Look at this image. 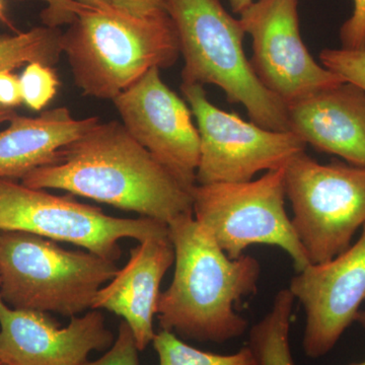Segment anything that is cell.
Returning <instances> with one entry per match:
<instances>
[{
    "label": "cell",
    "instance_id": "cell-31",
    "mask_svg": "<svg viewBox=\"0 0 365 365\" xmlns=\"http://www.w3.org/2000/svg\"><path fill=\"white\" fill-rule=\"evenodd\" d=\"M0 19H4V6H2L1 0H0Z\"/></svg>",
    "mask_w": 365,
    "mask_h": 365
},
{
    "label": "cell",
    "instance_id": "cell-20",
    "mask_svg": "<svg viewBox=\"0 0 365 365\" xmlns=\"http://www.w3.org/2000/svg\"><path fill=\"white\" fill-rule=\"evenodd\" d=\"M23 102L34 111H41L51 102L58 90L59 81L51 66L32 62L20 78Z\"/></svg>",
    "mask_w": 365,
    "mask_h": 365
},
{
    "label": "cell",
    "instance_id": "cell-29",
    "mask_svg": "<svg viewBox=\"0 0 365 365\" xmlns=\"http://www.w3.org/2000/svg\"><path fill=\"white\" fill-rule=\"evenodd\" d=\"M16 113L14 111V108L4 107L0 106V124L4 122H9L14 116H16Z\"/></svg>",
    "mask_w": 365,
    "mask_h": 365
},
{
    "label": "cell",
    "instance_id": "cell-10",
    "mask_svg": "<svg viewBox=\"0 0 365 365\" xmlns=\"http://www.w3.org/2000/svg\"><path fill=\"white\" fill-rule=\"evenodd\" d=\"M299 0H255L242 11L245 33L253 40L255 74L285 106L345 83L319 66L300 35Z\"/></svg>",
    "mask_w": 365,
    "mask_h": 365
},
{
    "label": "cell",
    "instance_id": "cell-8",
    "mask_svg": "<svg viewBox=\"0 0 365 365\" xmlns=\"http://www.w3.org/2000/svg\"><path fill=\"white\" fill-rule=\"evenodd\" d=\"M0 230L30 232L68 242L116 262L122 255L119 241L133 239L141 242L168 234V225L143 216L115 217L71 197L53 195L14 180L0 179Z\"/></svg>",
    "mask_w": 365,
    "mask_h": 365
},
{
    "label": "cell",
    "instance_id": "cell-32",
    "mask_svg": "<svg viewBox=\"0 0 365 365\" xmlns=\"http://www.w3.org/2000/svg\"><path fill=\"white\" fill-rule=\"evenodd\" d=\"M350 365H365V360L364 361L359 362V364H353Z\"/></svg>",
    "mask_w": 365,
    "mask_h": 365
},
{
    "label": "cell",
    "instance_id": "cell-18",
    "mask_svg": "<svg viewBox=\"0 0 365 365\" xmlns=\"http://www.w3.org/2000/svg\"><path fill=\"white\" fill-rule=\"evenodd\" d=\"M61 37L59 29L44 26L0 38V71H11L32 62L54 66L63 53Z\"/></svg>",
    "mask_w": 365,
    "mask_h": 365
},
{
    "label": "cell",
    "instance_id": "cell-21",
    "mask_svg": "<svg viewBox=\"0 0 365 365\" xmlns=\"http://www.w3.org/2000/svg\"><path fill=\"white\" fill-rule=\"evenodd\" d=\"M322 66L339 76L346 83L365 91V49H325L319 54Z\"/></svg>",
    "mask_w": 365,
    "mask_h": 365
},
{
    "label": "cell",
    "instance_id": "cell-19",
    "mask_svg": "<svg viewBox=\"0 0 365 365\" xmlns=\"http://www.w3.org/2000/svg\"><path fill=\"white\" fill-rule=\"evenodd\" d=\"M153 345L160 365H256L248 346L232 354H216L197 349L165 330L155 334Z\"/></svg>",
    "mask_w": 365,
    "mask_h": 365
},
{
    "label": "cell",
    "instance_id": "cell-2",
    "mask_svg": "<svg viewBox=\"0 0 365 365\" xmlns=\"http://www.w3.org/2000/svg\"><path fill=\"white\" fill-rule=\"evenodd\" d=\"M168 232L175 272L158 299L162 330L216 344L241 337L249 324L235 312V304L257 292L260 262L249 255L230 259L193 213L168 223Z\"/></svg>",
    "mask_w": 365,
    "mask_h": 365
},
{
    "label": "cell",
    "instance_id": "cell-26",
    "mask_svg": "<svg viewBox=\"0 0 365 365\" xmlns=\"http://www.w3.org/2000/svg\"><path fill=\"white\" fill-rule=\"evenodd\" d=\"M21 102L20 78L11 71H0V106L14 108Z\"/></svg>",
    "mask_w": 365,
    "mask_h": 365
},
{
    "label": "cell",
    "instance_id": "cell-24",
    "mask_svg": "<svg viewBox=\"0 0 365 365\" xmlns=\"http://www.w3.org/2000/svg\"><path fill=\"white\" fill-rule=\"evenodd\" d=\"M47 7L41 14L46 26L58 29L60 26H69L76 20L79 11L85 6L76 0H44Z\"/></svg>",
    "mask_w": 365,
    "mask_h": 365
},
{
    "label": "cell",
    "instance_id": "cell-11",
    "mask_svg": "<svg viewBox=\"0 0 365 365\" xmlns=\"http://www.w3.org/2000/svg\"><path fill=\"white\" fill-rule=\"evenodd\" d=\"M151 68L113 100L126 130L186 188L193 189L200 136L192 111Z\"/></svg>",
    "mask_w": 365,
    "mask_h": 365
},
{
    "label": "cell",
    "instance_id": "cell-15",
    "mask_svg": "<svg viewBox=\"0 0 365 365\" xmlns=\"http://www.w3.org/2000/svg\"><path fill=\"white\" fill-rule=\"evenodd\" d=\"M289 131L314 150L365 168V91L342 83L287 106Z\"/></svg>",
    "mask_w": 365,
    "mask_h": 365
},
{
    "label": "cell",
    "instance_id": "cell-9",
    "mask_svg": "<svg viewBox=\"0 0 365 365\" xmlns=\"http://www.w3.org/2000/svg\"><path fill=\"white\" fill-rule=\"evenodd\" d=\"M181 90L200 136L196 184L252 181L306 153L307 144L292 131L269 130L216 107L202 86L182 83Z\"/></svg>",
    "mask_w": 365,
    "mask_h": 365
},
{
    "label": "cell",
    "instance_id": "cell-7",
    "mask_svg": "<svg viewBox=\"0 0 365 365\" xmlns=\"http://www.w3.org/2000/svg\"><path fill=\"white\" fill-rule=\"evenodd\" d=\"M292 222L311 264L343 253L365 225V168L300 153L285 168Z\"/></svg>",
    "mask_w": 365,
    "mask_h": 365
},
{
    "label": "cell",
    "instance_id": "cell-23",
    "mask_svg": "<svg viewBox=\"0 0 365 365\" xmlns=\"http://www.w3.org/2000/svg\"><path fill=\"white\" fill-rule=\"evenodd\" d=\"M340 38L344 49H365V0H354L352 16L341 28Z\"/></svg>",
    "mask_w": 365,
    "mask_h": 365
},
{
    "label": "cell",
    "instance_id": "cell-22",
    "mask_svg": "<svg viewBox=\"0 0 365 365\" xmlns=\"http://www.w3.org/2000/svg\"><path fill=\"white\" fill-rule=\"evenodd\" d=\"M138 352L131 329L126 322L122 321L118 328L116 339L104 356L81 365H140Z\"/></svg>",
    "mask_w": 365,
    "mask_h": 365
},
{
    "label": "cell",
    "instance_id": "cell-14",
    "mask_svg": "<svg viewBox=\"0 0 365 365\" xmlns=\"http://www.w3.org/2000/svg\"><path fill=\"white\" fill-rule=\"evenodd\" d=\"M175 263V250L168 234L150 237L130 250V258L108 284L98 290L93 309H106L128 324L139 351L155 338L160 284Z\"/></svg>",
    "mask_w": 365,
    "mask_h": 365
},
{
    "label": "cell",
    "instance_id": "cell-27",
    "mask_svg": "<svg viewBox=\"0 0 365 365\" xmlns=\"http://www.w3.org/2000/svg\"><path fill=\"white\" fill-rule=\"evenodd\" d=\"M76 1L86 6L98 7V9H118L115 0H76Z\"/></svg>",
    "mask_w": 365,
    "mask_h": 365
},
{
    "label": "cell",
    "instance_id": "cell-16",
    "mask_svg": "<svg viewBox=\"0 0 365 365\" xmlns=\"http://www.w3.org/2000/svg\"><path fill=\"white\" fill-rule=\"evenodd\" d=\"M100 122L98 117L76 119L66 107L36 118L16 115L0 131V179H23L32 170L51 165L61 148Z\"/></svg>",
    "mask_w": 365,
    "mask_h": 365
},
{
    "label": "cell",
    "instance_id": "cell-6",
    "mask_svg": "<svg viewBox=\"0 0 365 365\" xmlns=\"http://www.w3.org/2000/svg\"><path fill=\"white\" fill-rule=\"evenodd\" d=\"M191 195L194 218L232 260L267 245L287 252L295 272L311 264L285 209V168L249 182L196 184Z\"/></svg>",
    "mask_w": 365,
    "mask_h": 365
},
{
    "label": "cell",
    "instance_id": "cell-25",
    "mask_svg": "<svg viewBox=\"0 0 365 365\" xmlns=\"http://www.w3.org/2000/svg\"><path fill=\"white\" fill-rule=\"evenodd\" d=\"M120 11L135 16H150L168 13L165 0H115Z\"/></svg>",
    "mask_w": 365,
    "mask_h": 365
},
{
    "label": "cell",
    "instance_id": "cell-12",
    "mask_svg": "<svg viewBox=\"0 0 365 365\" xmlns=\"http://www.w3.org/2000/svg\"><path fill=\"white\" fill-rule=\"evenodd\" d=\"M287 288L306 313L304 353L312 359L325 356L365 302V225L355 244L331 260L309 264Z\"/></svg>",
    "mask_w": 365,
    "mask_h": 365
},
{
    "label": "cell",
    "instance_id": "cell-4",
    "mask_svg": "<svg viewBox=\"0 0 365 365\" xmlns=\"http://www.w3.org/2000/svg\"><path fill=\"white\" fill-rule=\"evenodd\" d=\"M184 58V85L220 86L263 128L289 131L287 108L257 78L244 50L246 35L218 0H165Z\"/></svg>",
    "mask_w": 365,
    "mask_h": 365
},
{
    "label": "cell",
    "instance_id": "cell-5",
    "mask_svg": "<svg viewBox=\"0 0 365 365\" xmlns=\"http://www.w3.org/2000/svg\"><path fill=\"white\" fill-rule=\"evenodd\" d=\"M116 262L69 251L25 232L0 230V297L14 309L78 316L93 309L98 290L118 272Z\"/></svg>",
    "mask_w": 365,
    "mask_h": 365
},
{
    "label": "cell",
    "instance_id": "cell-33",
    "mask_svg": "<svg viewBox=\"0 0 365 365\" xmlns=\"http://www.w3.org/2000/svg\"><path fill=\"white\" fill-rule=\"evenodd\" d=\"M0 365H4V364H1V361H0Z\"/></svg>",
    "mask_w": 365,
    "mask_h": 365
},
{
    "label": "cell",
    "instance_id": "cell-3",
    "mask_svg": "<svg viewBox=\"0 0 365 365\" xmlns=\"http://www.w3.org/2000/svg\"><path fill=\"white\" fill-rule=\"evenodd\" d=\"M74 83L88 97L114 100L151 68H168L180 55L169 14L135 16L83 6L62 33Z\"/></svg>",
    "mask_w": 365,
    "mask_h": 365
},
{
    "label": "cell",
    "instance_id": "cell-1",
    "mask_svg": "<svg viewBox=\"0 0 365 365\" xmlns=\"http://www.w3.org/2000/svg\"><path fill=\"white\" fill-rule=\"evenodd\" d=\"M33 189L68 192L165 223L193 213L191 190L117 121L98 123L21 179Z\"/></svg>",
    "mask_w": 365,
    "mask_h": 365
},
{
    "label": "cell",
    "instance_id": "cell-13",
    "mask_svg": "<svg viewBox=\"0 0 365 365\" xmlns=\"http://www.w3.org/2000/svg\"><path fill=\"white\" fill-rule=\"evenodd\" d=\"M114 334L93 309L62 327L45 312L14 309L0 297V361L4 365H81L110 349Z\"/></svg>",
    "mask_w": 365,
    "mask_h": 365
},
{
    "label": "cell",
    "instance_id": "cell-28",
    "mask_svg": "<svg viewBox=\"0 0 365 365\" xmlns=\"http://www.w3.org/2000/svg\"><path fill=\"white\" fill-rule=\"evenodd\" d=\"M234 13L241 14L244 9L254 2L255 0H228Z\"/></svg>",
    "mask_w": 365,
    "mask_h": 365
},
{
    "label": "cell",
    "instance_id": "cell-30",
    "mask_svg": "<svg viewBox=\"0 0 365 365\" xmlns=\"http://www.w3.org/2000/svg\"><path fill=\"white\" fill-rule=\"evenodd\" d=\"M356 322H359L360 325L364 326L365 328V311H360L357 314Z\"/></svg>",
    "mask_w": 365,
    "mask_h": 365
},
{
    "label": "cell",
    "instance_id": "cell-17",
    "mask_svg": "<svg viewBox=\"0 0 365 365\" xmlns=\"http://www.w3.org/2000/svg\"><path fill=\"white\" fill-rule=\"evenodd\" d=\"M294 302L288 288L279 290L270 311L252 327L247 346L256 365H295L289 342Z\"/></svg>",
    "mask_w": 365,
    "mask_h": 365
}]
</instances>
